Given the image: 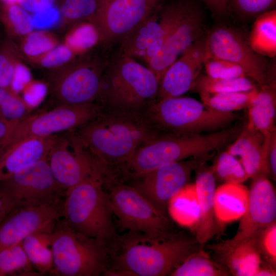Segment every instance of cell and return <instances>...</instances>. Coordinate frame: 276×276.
<instances>
[{"label":"cell","instance_id":"6da1fadb","mask_svg":"<svg viewBox=\"0 0 276 276\" xmlns=\"http://www.w3.org/2000/svg\"><path fill=\"white\" fill-rule=\"evenodd\" d=\"M72 131L105 176L109 166L123 168L139 147L158 134L139 113L104 111Z\"/></svg>","mask_w":276,"mask_h":276},{"label":"cell","instance_id":"7a4b0ae2","mask_svg":"<svg viewBox=\"0 0 276 276\" xmlns=\"http://www.w3.org/2000/svg\"><path fill=\"white\" fill-rule=\"evenodd\" d=\"M121 240L112 274L137 276L170 275L189 256L199 250L196 240L168 232H130Z\"/></svg>","mask_w":276,"mask_h":276},{"label":"cell","instance_id":"3957f363","mask_svg":"<svg viewBox=\"0 0 276 276\" xmlns=\"http://www.w3.org/2000/svg\"><path fill=\"white\" fill-rule=\"evenodd\" d=\"M243 126L236 125L209 133L158 132L137 149L123 169L134 178L165 164L212 154L231 144Z\"/></svg>","mask_w":276,"mask_h":276},{"label":"cell","instance_id":"277c9868","mask_svg":"<svg viewBox=\"0 0 276 276\" xmlns=\"http://www.w3.org/2000/svg\"><path fill=\"white\" fill-rule=\"evenodd\" d=\"M159 85L151 70L119 50L108 58L96 102L104 111L140 114L156 99Z\"/></svg>","mask_w":276,"mask_h":276},{"label":"cell","instance_id":"5b68a950","mask_svg":"<svg viewBox=\"0 0 276 276\" xmlns=\"http://www.w3.org/2000/svg\"><path fill=\"white\" fill-rule=\"evenodd\" d=\"M53 266L51 275L98 276L108 270L106 243L71 227L61 218L51 234Z\"/></svg>","mask_w":276,"mask_h":276},{"label":"cell","instance_id":"8992f818","mask_svg":"<svg viewBox=\"0 0 276 276\" xmlns=\"http://www.w3.org/2000/svg\"><path fill=\"white\" fill-rule=\"evenodd\" d=\"M102 174H96L67 191L62 204V218L73 228L106 243L115 232L113 214Z\"/></svg>","mask_w":276,"mask_h":276},{"label":"cell","instance_id":"52a82bcc","mask_svg":"<svg viewBox=\"0 0 276 276\" xmlns=\"http://www.w3.org/2000/svg\"><path fill=\"white\" fill-rule=\"evenodd\" d=\"M143 116L158 132L204 133L227 128L239 116L234 112L212 109L190 97L155 100L145 110Z\"/></svg>","mask_w":276,"mask_h":276},{"label":"cell","instance_id":"ba28073f","mask_svg":"<svg viewBox=\"0 0 276 276\" xmlns=\"http://www.w3.org/2000/svg\"><path fill=\"white\" fill-rule=\"evenodd\" d=\"M108 60L88 53L51 71L48 88L55 106L96 102Z\"/></svg>","mask_w":276,"mask_h":276},{"label":"cell","instance_id":"9c48e42d","mask_svg":"<svg viewBox=\"0 0 276 276\" xmlns=\"http://www.w3.org/2000/svg\"><path fill=\"white\" fill-rule=\"evenodd\" d=\"M193 0L161 3L119 42V50L146 63L160 50L167 38L193 5Z\"/></svg>","mask_w":276,"mask_h":276},{"label":"cell","instance_id":"30bf717a","mask_svg":"<svg viewBox=\"0 0 276 276\" xmlns=\"http://www.w3.org/2000/svg\"><path fill=\"white\" fill-rule=\"evenodd\" d=\"M103 112V107L97 102L55 106L47 112L31 114L19 122L3 143H13L29 137L48 136L70 131L96 119Z\"/></svg>","mask_w":276,"mask_h":276},{"label":"cell","instance_id":"8fae6325","mask_svg":"<svg viewBox=\"0 0 276 276\" xmlns=\"http://www.w3.org/2000/svg\"><path fill=\"white\" fill-rule=\"evenodd\" d=\"M47 160L55 180L65 193L96 174H103L72 130L57 134Z\"/></svg>","mask_w":276,"mask_h":276},{"label":"cell","instance_id":"7c38bea8","mask_svg":"<svg viewBox=\"0 0 276 276\" xmlns=\"http://www.w3.org/2000/svg\"><path fill=\"white\" fill-rule=\"evenodd\" d=\"M110 206L121 225L130 232H168L169 220L132 186L118 184L107 193Z\"/></svg>","mask_w":276,"mask_h":276},{"label":"cell","instance_id":"4fadbf2b","mask_svg":"<svg viewBox=\"0 0 276 276\" xmlns=\"http://www.w3.org/2000/svg\"><path fill=\"white\" fill-rule=\"evenodd\" d=\"M211 157L210 154L164 164L133 178L135 180L131 185L168 216L170 200L188 183L192 173Z\"/></svg>","mask_w":276,"mask_h":276},{"label":"cell","instance_id":"5bb4252c","mask_svg":"<svg viewBox=\"0 0 276 276\" xmlns=\"http://www.w3.org/2000/svg\"><path fill=\"white\" fill-rule=\"evenodd\" d=\"M63 199L14 208L0 223V251L22 242L31 234L51 233L62 218Z\"/></svg>","mask_w":276,"mask_h":276},{"label":"cell","instance_id":"9a60e30c","mask_svg":"<svg viewBox=\"0 0 276 276\" xmlns=\"http://www.w3.org/2000/svg\"><path fill=\"white\" fill-rule=\"evenodd\" d=\"M0 188L8 196L14 208L64 197L65 194L55 180L47 158L30 165L0 181Z\"/></svg>","mask_w":276,"mask_h":276},{"label":"cell","instance_id":"2e32d148","mask_svg":"<svg viewBox=\"0 0 276 276\" xmlns=\"http://www.w3.org/2000/svg\"><path fill=\"white\" fill-rule=\"evenodd\" d=\"M162 0H101L93 21L99 35V44L120 42L137 27Z\"/></svg>","mask_w":276,"mask_h":276},{"label":"cell","instance_id":"e0dca14e","mask_svg":"<svg viewBox=\"0 0 276 276\" xmlns=\"http://www.w3.org/2000/svg\"><path fill=\"white\" fill-rule=\"evenodd\" d=\"M207 46L210 55L238 64L259 87L275 81L270 77L261 56L234 30L226 27L215 29L207 35Z\"/></svg>","mask_w":276,"mask_h":276},{"label":"cell","instance_id":"ac0fdd59","mask_svg":"<svg viewBox=\"0 0 276 276\" xmlns=\"http://www.w3.org/2000/svg\"><path fill=\"white\" fill-rule=\"evenodd\" d=\"M203 14L195 3L166 39L160 50L147 63L160 81L168 68L191 45L204 35Z\"/></svg>","mask_w":276,"mask_h":276},{"label":"cell","instance_id":"d6986e66","mask_svg":"<svg viewBox=\"0 0 276 276\" xmlns=\"http://www.w3.org/2000/svg\"><path fill=\"white\" fill-rule=\"evenodd\" d=\"M249 189L246 210L234 237V241L255 238L263 229L276 219V194L275 189L267 176L252 179Z\"/></svg>","mask_w":276,"mask_h":276},{"label":"cell","instance_id":"ffe728a7","mask_svg":"<svg viewBox=\"0 0 276 276\" xmlns=\"http://www.w3.org/2000/svg\"><path fill=\"white\" fill-rule=\"evenodd\" d=\"M208 54L207 36L187 49L163 75L157 98L180 97L191 90L204 65Z\"/></svg>","mask_w":276,"mask_h":276},{"label":"cell","instance_id":"44dd1931","mask_svg":"<svg viewBox=\"0 0 276 276\" xmlns=\"http://www.w3.org/2000/svg\"><path fill=\"white\" fill-rule=\"evenodd\" d=\"M57 134L29 137L0 145V181L38 160L47 158Z\"/></svg>","mask_w":276,"mask_h":276},{"label":"cell","instance_id":"7402d4cb","mask_svg":"<svg viewBox=\"0 0 276 276\" xmlns=\"http://www.w3.org/2000/svg\"><path fill=\"white\" fill-rule=\"evenodd\" d=\"M269 136L264 137L246 123L237 138L228 146L226 150L239 159L249 178L268 175L267 153Z\"/></svg>","mask_w":276,"mask_h":276},{"label":"cell","instance_id":"603a6c76","mask_svg":"<svg viewBox=\"0 0 276 276\" xmlns=\"http://www.w3.org/2000/svg\"><path fill=\"white\" fill-rule=\"evenodd\" d=\"M216 262L234 276H255L262 263L255 239L234 241L232 239L207 245Z\"/></svg>","mask_w":276,"mask_h":276},{"label":"cell","instance_id":"cb8c5ba5","mask_svg":"<svg viewBox=\"0 0 276 276\" xmlns=\"http://www.w3.org/2000/svg\"><path fill=\"white\" fill-rule=\"evenodd\" d=\"M205 164L196 170L194 183L200 208L199 222L194 229L195 239L202 246L216 234L218 224L214 211L216 179L211 167Z\"/></svg>","mask_w":276,"mask_h":276},{"label":"cell","instance_id":"d4e9b609","mask_svg":"<svg viewBox=\"0 0 276 276\" xmlns=\"http://www.w3.org/2000/svg\"><path fill=\"white\" fill-rule=\"evenodd\" d=\"M249 189L242 183H224L216 188L214 211L220 225L236 221L247 208Z\"/></svg>","mask_w":276,"mask_h":276},{"label":"cell","instance_id":"484cf974","mask_svg":"<svg viewBox=\"0 0 276 276\" xmlns=\"http://www.w3.org/2000/svg\"><path fill=\"white\" fill-rule=\"evenodd\" d=\"M247 109L248 121L246 123L264 137L276 130L275 81L259 87L255 98Z\"/></svg>","mask_w":276,"mask_h":276},{"label":"cell","instance_id":"4316f807","mask_svg":"<svg viewBox=\"0 0 276 276\" xmlns=\"http://www.w3.org/2000/svg\"><path fill=\"white\" fill-rule=\"evenodd\" d=\"M168 213L180 225L193 230L200 217V208L195 183H187L169 201Z\"/></svg>","mask_w":276,"mask_h":276},{"label":"cell","instance_id":"83f0119b","mask_svg":"<svg viewBox=\"0 0 276 276\" xmlns=\"http://www.w3.org/2000/svg\"><path fill=\"white\" fill-rule=\"evenodd\" d=\"M251 49L261 56L273 57L276 54V10L258 16L249 37Z\"/></svg>","mask_w":276,"mask_h":276},{"label":"cell","instance_id":"f1b7e54d","mask_svg":"<svg viewBox=\"0 0 276 276\" xmlns=\"http://www.w3.org/2000/svg\"><path fill=\"white\" fill-rule=\"evenodd\" d=\"M51 233L33 234L27 237L21 242L30 263L39 275L51 274L53 269Z\"/></svg>","mask_w":276,"mask_h":276},{"label":"cell","instance_id":"f546056e","mask_svg":"<svg viewBox=\"0 0 276 276\" xmlns=\"http://www.w3.org/2000/svg\"><path fill=\"white\" fill-rule=\"evenodd\" d=\"M0 22L8 37L19 39L35 27L32 16L17 3L0 2Z\"/></svg>","mask_w":276,"mask_h":276},{"label":"cell","instance_id":"4dcf8cb0","mask_svg":"<svg viewBox=\"0 0 276 276\" xmlns=\"http://www.w3.org/2000/svg\"><path fill=\"white\" fill-rule=\"evenodd\" d=\"M258 91L257 87L246 91L211 94L200 93L201 101L208 107L222 112H234L247 108Z\"/></svg>","mask_w":276,"mask_h":276},{"label":"cell","instance_id":"1f68e13d","mask_svg":"<svg viewBox=\"0 0 276 276\" xmlns=\"http://www.w3.org/2000/svg\"><path fill=\"white\" fill-rule=\"evenodd\" d=\"M171 276H228V271L202 249L189 256Z\"/></svg>","mask_w":276,"mask_h":276},{"label":"cell","instance_id":"d6a6232c","mask_svg":"<svg viewBox=\"0 0 276 276\" xmlns=\"http://www.w3.org/2000/svg\"><path fill=\"white\" fill-rule=\"evenodd\" d=\"M63 43L78 56L87 54L99 44L98 29L93 22L89 21L73 24L64 36Z\"/></svg>","mask_w":276,"mask_h":276},{"label":"cell","instance_id":"836d02e7","mask_svg":"<svg viewBox=\"0 0 276 276\" xmlns=\"http://www.w3.org/2000/svg\"><path fill=\"white\" fill-rule=\"evenodd\" d=\"M39 275L30 263L21 242L0 251V276Z\"/></svg>","mask_w":276,"mask_h":276},{"label":"cell","instance_id":"e575fe53","mask_svg":"<svg viewBox=\"0 0 276 276\" xmlns=\"http://www.w3.org/2000/svg\"><path fill=\"white\" fill-rule=\"evenodd\" d=\"M101 0H62L59 12L62 26L77 22H93L99 9Z\"/></svg>","mask_w":276,"mask_h":276},{"label":"cell","instance_id":"d590c367","mask_svg":"<svg viewBox=\"0 0 276 276\" xmlns=\"http://www.w3.org/2000/svg\"><path fill=\"white\" fill-rule=\"evenodd\" d=\"M56 35L44 30L33 31L19 39L17 43L22 59L29 61L44 54L59 44Z\"/></svg>","mask_w":276,"mask_h":276},{"label":"cell","instance_id":"8d00e7d4","mask_svg":"<svg viewBox=\"0 0 276 276\" xmlns=\"http://www.w3.org/2000/svg\"><path fill=\"white\" fill-rule=\"evenodd\" d=\"M256 87L255 82L247 77L227 79L199 75L191 90L198 93L218 94L246 91Z\"/></svg>","mask_w":276,"mask_h":276},{"label":"cell","instance_id":"74e56055","mask_svg":"<svg viewBox=\"0 0 276 276\" xmlns=\"http://www.w3.org/2000/svg\"><path fill=\"white\" fill-rule=\"evenodd\" d=\"M32 108L25 99L10 90L0 87V118L15 125L29 117Z\"/></svg>","mask_w":276,"mask_h":276},{"label":"cell","instance_id":"f35d334b","mask_svg":"<svg viewBox=\"0 0 276 276\" xmlns=\"http://www.w3.org/2000/svg\"><path fill=\"white\" fill-rule=\"evenodd\" d=\"M211 169L215 179L224 183H242L249 178L239 159L226 150L218 155Z\"/></svg>","mask_w":276,"mask_h":276},{"label":"cell","instance_id":"ab89813d","mask_svg":"<svg viewBox=\"0 0 276 276\" xmlns=\"http://www.w3.org/2000/svg\"><path fill=\"white\" fill-rule=\"evenodd\" d=\"M22 60L17 44L7 37L0 42V87L11 90L17 62Z\"/></svg>","mask_w":276,"mask_h":276},{"label":"cell","instance_id":"60d3db41","mask_svg":"<svg viewBox=\"0 0 276 276\" xmlns=\"http://www.w3.org/2000/svg\"><path fill=\"white\" fill-rule=\"evenodd\" d=\"M78 57L64 43L59 44L41 56L28 61L31 65L51 71L68 64Z\"/></svg>","mask_w":276,"mask_h":276},{"label":"cell","instance_id":"b9f144b4","mask_svg":"<svg viewBox=\"0 0 276 276\" xmlns=\"http://www.w3.org/2000/svg\"><path fill=\"white\" fill-rule=\"evenodd\" d=\"M262 262L276 268V221L262 230L254 238Z\"/></svg>","mask_w":276,"mask_h":276},{"label":"cell","instance_id":"7bdbcfd3","mask_svg":"<svg viewBox=\"0 0 276 276\" xmlns=\"http://www.w3.org/2000/svg\"><path fill=\"white\" fill-rule=\"evenodd\" d=\"M206 75L221 79H236L246 77L243 70L237 64L210 55L208 51L204 65Z\"/></svg>","mask_w":276,"mask_h":276},{"label":"cell","instance_id":"ee69618b","mask_svg":"<svg viewBox=\"0 0 276 276\" xmlns=\"http://www.w3.org/2000/svg\"><path fill=\"white\" fill-rule=\"evenodd\" d=\"M231 6L238 13L247 17L258 16L270 10L275 0H228Z\"/></svg>","mask_w":276,"mask_h":276},{"label":"cell","instance_id":"f6af8a7d","mask_svg":"<svg viewBox=\"0 0 276 276\" xmlns=\"http://www.w3.org/2000/svg\"><path fill=\"white\" fill-rule=\"evenodd\" d=\"M35 28L43 29L52 27L60 20L59 10L54 7L32 16Z\"/></svg>","mask_w":276,"mask_h":276},{"label":"cell","instance_id":"bcb514c9","mask_svg":"<svg viewBox=\"0 0 276 276\" xmlns=\"http://www.w3.org/2000/svg\"><path fill=\"white\" fill-rule=\"evenodd\" d=\"M57 0H18L17 4L28 12L38 13L53 8Z\"/></svg>","mask_w":276,"mask_h":276},{"label":"cell","instance_id":"7dc6e473","mask_svg":"<svg viewBox=\"0 0 276 276\" xmlns=\"http://www.w3.org/2000/svg\"><path fill=\"white\" fill-rule=\"evenodd\" d=\"M21 60H19L16 64L11 86L12 91L16 94H18L17 93L20 89L22 83L27 81L30 77L29 68Z\"/></svg>","mask_w":276,"mask_h":276},{"label":"cell","instance_id":"c3c4849f","mask_svg":"<svg viewBox=\"0 0 276 276\" xmlns=\"http://www.w3.org/2000/svg\"><path fill=\"white\" fill-rule=\"evenodd\" d=\"M267 158L268 175L275 181L276 178V130L273 131L269 136Z\"/></svg>","mask_w":276,"mask_h":276},{"label":"cell","instance_id":"681fc988","mask_svg":"<svg viewBox=\"0 0 276 276\" xmlns=\"http://www.w3.org/2000/svg\"><path fill=\"white\" fill-rule=\"evenodd\" d=\"M14 208L8 196L0 188V223Z\"/></svg>","mask_w":276,"mask_h":276},{"label":"cell","instance_id":"f907efd6","mask_svg":"<svg viewBox=\"0 0 276 276\" xmlns=\"http://www.w3.org/2000/svg\"><path fill=\"white\" fill-rule=\"evenodd\" d=\"M14 126L0 118V145L7 137L11 129Z\"/></svg>","mask_w":276,"mask_h":276},{"label":"cell","instance_id":"816d5d0a","mask_svg":"<svg viewBox=\"0 0 276 276\" xmlns=\"http://www.w3.org/2000/svg\"><path fill=\"white\" fill-rule=\"evenodd\" d=\"M275 268L262 263L255 276H275Z\"/></svg>","mask_w":276,"mask_h":276},{"label":"cell","instance_id":"f5cc1de1","mask_svg":"<svg viewBox=\"0 0 276 276\" xmlns=\"http://www.w3.org/2000/svg\"><path fill=\"white\" fill-rule=\"evenodd\" d=\"M18 0H3L2 2L11 3H17Z\"/></svg>","mask_w":276,"mask_h":276},{"label":"cell","instance_id":"db71d44e","mask_svg":"<svg viewBox=\"0 0 276 276\" xmlns=\"http://www.w3.org/2000/svg\"><path fill=\"white\" fill-rule=\"evenodd\" d=\"M3 0H0V2H2Z\"/></svg>","mask_w":276,"mask_h":276}]
</instances>
